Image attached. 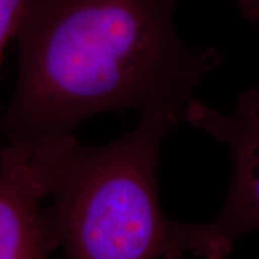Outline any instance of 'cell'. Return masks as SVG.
Returning <instances> with one entry per match:
<instances>
[{
	"label": "cell",
	"instance_id": "3",
	"mask_svg": "<svg viewBox=\"0 0 259 259\" xmlns=\"http://www.w3.org/2000/svg\"><path fill=\"white\" fill-rule=\"evenodd\" d=\"M184 119L232 153L233 176L228 198L218 218L187 225L190 253L200 259H223L239 236L259 231V93L247 90L232 114L190 100Z\"/></svg>",
	"mask_w": 259,
	"mask_h": 259
},
{
	"label": "cell",
	"instance_id": "7",
	"mask_svg": "<svg viewBox=\"0 0 259 259\" xmlns=\"http://www.w3.org/2000/svg\"><path fill=\"white\" fill-rule=\"evenodd\" d=\"M2 57H3V56H2V54H0V63H2Z\"/></svg>",
	"mask_w": 259,
	"mask_h": 259
},
{
	"label": "cell",
	"instance_id": "4",
	"mask_svg": "<svg viewBox=\"0 0 259 259\" xmlns=\"http://www.w3.org/2000/svg\"><path fill=\"white\" fill-rule=\"evenodd\" d=\"M27 157L0 150V259H46L57 246Z\"/></svg>",
	"mask_w": 259,
	"mask_h": 259
},
{
	"label": "cell",
	"instance_id": "2",
	"mask_svg": "<svg viewBox=\"0 0 259 259\" xmlns=\"http://www.w3.org/2000/svg\"><path fill=\"white\" fill-rule=\"evenodd\" d=\"M176 122L142 113L137 127L103 147H83L72 135L28 157L45 197L52 239L63 259H180L184 223L158 203L156 168L162 138Z\"/></svg>",
	"mask_w": 259,
	"mask_h": 259
},
{
	"label": "cell",
	"instance_id": "5",
	"mask_svg": "<svg viewBox=\"0 0 259 259\" xmlns=\"http://www.w3.org/2000/svg\"><path fill=\"white\" fill-rule=\"evenodd\" d=\"M29 0H0V54L15 40Z\"/></svg>",
	"mask_w": 259,
	"mask_h": 259
},
{
	"label": "cell",
	"instance_id": "6",
	"mask_svg": "<svg viewBox=\"0 0 259 259\" xmlns=\"http://www.w3.org/2000/svg\"><path fill=\"white\" fill-rule=\"evenodd\" d=\"M238 3L247 17L252 19L259 17V0H238Z\"/></svg>",
	"mask_w": 259,
	"mask_h": 259
},
{
	"label": "cell",
	"instance_id": "1",
	"mask_svg": "<svg viewBox=\"0 0 259 259\" xmlns=\"http://www.w3.org/2000/svg\"><path fill=\"white\" fill-rule=\"evenodd\" d=\"M174 3L29 0L15 37L17 80L0 114V150L28 158L80 121L118 109L184 119L220 57L180 40Z\"/></svg>",
	"mask_w": 259,
	"mask_h": 259
}]
</instances>
